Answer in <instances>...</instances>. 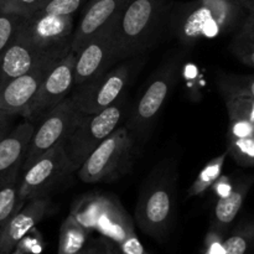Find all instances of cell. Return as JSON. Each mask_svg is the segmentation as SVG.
<instances>
[{
    "label": "cell",
    "instance_id": "1",
    "mask_svg": "<svg viewBox=\"0 0 254 254\" xmlns=\"http://www.w3.org/2000/svg\"><path fill=\"white\" fill-rule=\"evenodd\" d=\"M246 16L240 0H191L169 10L173 32L186 46L241 27Z\"/></svg>",
    "mask_w": 254,
    "mask_h": 254
},
{
    "label": "cell",
    "instance_id": "2",
    "mask_svg": "<svg viewBox=\"0 0 254 254\" xmlns=\"http://www.w3.org/2000/svg\"><path fill=\"white\" fill-rule=\"evenodd\" d=\"M170 6V0H128L113 22L118 61L138 56L150 47Z\"/></svg>",
    "mask_w": 254,
    "mask_h": 254
},
{
    "label": "cell",
    "instance_id": "3",
    "mask_svg": "<svg viewBox=\"0 0 254 254\" xmlns=\"http://www.w3.org/2000/svg\"><path fill=\"white\" fill-rule=\"evenodd\" d=\"M176 166L170 161L156 165L141 186L135 216L145 233L159 237L170 226L175 206Z\"/></svg>",
    "mask_w": 254,
    "mask_h": 254
},
{
    "label": "cell",
    "instance_id": "4",
    "mask_svg": "<svg viewBox=\"0 0 254 254\" xmlns=\"http://www.w3.org/2000/svg\"><path fill=\"white\" fill-rule=\"evenodd\" d=\"M135 140L127 127L117 128L77 170L79 180L86 184L118 180L133 164Z\"/></svg>",
    "mask_w": 254,
    "mask_h": 254
},
{
    "label": "cell",
    "instance_id": "5",
    "mask_svg": "<svg viewBox=\"0 0 254 254\" xmlns=\"http://www.w3.org/2000/svg\"><path fill=\"white\" fill-rule=\"evenodd\" d=\"M127 108L126 93L112 106L94 114H84L71 135L64 143V151L77 171L89 155L116 130Z\"/></svg>",
    "mask_w": 254,
    "mask_h": 254
},
{
    "label": "cell",
    "instance_id": "6",
    "mask_svg": "<svg viewBox=\"0 0 254 254\" xmlns=\"http://www.w3.org/2000/svg\"><path fill=\"white\" fill-rule=\"evenodd\" d=\"M74 30L73 15L36 11L24 16L16 36L41 51L64 59L72 51Z\"/></svg>",
    "mask_w": 254,
    "mask_h": 254
},
{
    "label": "cell",
    "instance_id": "7",
    "mask_svg": "<svg viewBox=\"0 0 254 254\" xmlns=\"http://www.w3.org/2000/svg\"><path fill=\"white\" fill-rule=\"evenodd\" d=\"M83 117L84 114L77 109L71 97H67L56 108L52 109L35 129L25 155L21 173L27 170L50 149L64 144Z\"/></svg>",
    "mask_w": 254,
    "mask_h": 254
},
{
    "label": "cell",
    "instance_id": "8",
    "mask_svg": "<svg viewBox=\"0 0 254 254\" xmlns=\"http://www.w3.org/2000/svg\"><path fill=\"white\" fill-rule=\"evenodd\" d=\"M131 61L117 64L102 76L74 87L69 97L83 114H94L118 101L131 78Z\"/></svg>",
    "mask_w": 254,
    "mask_h": 254
},
{
    "label": "cell",
    "instance_id": "9",
    "mask_svg": "<svg viewBox=\"0 0 254 254\" xmlns=\"http://www.w3.org/2000/svg\"><path fill=\"white\" fill-rule=\"evenodd\" d=\"M73 166L64 151V144L54 146L35 161L20 176L19 198L22 203L44 197L64 179L73 173Z\"/></svg>",
    "mask_w": 254,
    "mask_h": 254
},
{
    "label": "cell",
    "instance_id": "10",
    "mask_svg": "<svg viewBox=\"0 0 254 254\" xmlns=\"http://www.w3.org/2000/svg\"><path fill=\"white\" fill-rule=\"evenodd\" d=\"M175 82V64H166L151 76L145 91L131 111L127 124V128L136 140L146 138L156 117L168 101Z\"/></svg>",
    "mask_w": 254,
    "mask_h": 254
},
{
    "label": "cell",
    "instance_id": "11",
    "mask_svg": "<svg viewBox=\"0 0 254 254\" xmlns=\"http://www.w3.org/2000/svg\"><path fill=\"white\" fill-rule=\"evenodd\" d=\"M76 52L71 51L66 57L57 61L45 78L34 103L25 118L31 123L41 122L52 109L69 97L74 88Z\"/></svg>",
    "mask_w": 254,
    "mask_h": 254
},
{
    "label": "cell",
    "instance_id": "12",
    "mask_svg": "<svg viewBox=\"0 0 254 254\" xmlns=\"http://www.w3.org/2000/svg\"><path fill=\"white\" fill-rule=\"evenodd\" d=\"M118 62L113 22L97 32L76 54L74 87L102 76Z\"/></svg>",
    "mask_w": 254,
    "mask_h": 254
},
{
    "label": "cell",
    "instance_id": "13",
    "mask_svg": "<svg viewBox=\"0 0 254 254\" xmlns=\"http://www.w3.org/2000/svg\"><path fill=\"white\" fill-rule=\"evenodd\" d=\"M56 62L40 64L2 86L0 88V109L11 116H26L45 78Z\"/></svg>",
    "mask_w": 254,
    "mask_h": 254
},
{
    "label": "cell",
    "instance_id": "14",
    "mask_svg": "<svg viewBox=\"0 0 254 254\" xmlns=\"http://www.w3.org/2000/svg\"><path fill=\"white\" fill-rule=\"evenodd\" d=\"M52 203L47 196L27 201L0 231V254H11L22 238L50 215Z\"/></svg>",
    "mask_w": 254,
    "mask_h": 254
},
{
    "label": "cell",
    "instance_id": "15",
    "mask_svg": "<svg viewBox=\"0 0 254 254\" xmlns=\"http://www.w3.org/2000/svg\"><path fill=\"white\" fill-rule=\"evenodd\" d=\"M60 60V57L41 51L15 36L11 45L0 56V88L11 79L27 73L40 64Z\"/></svg>",
    "mask_w": 254,
    "mask_h": 254
},
{
    "label": "cell",
    "instance_id": "16",
    "mask_svg": "<svg viewBox=\"0 0 254 254\" xmlns=\"http://www.w3.org/2000/svg\"><path fill=\"white\" fill-rule=\"evenodd\" d=\"M128 0H89L74 30L72 51L78 50L97 32L116 21Z\"/></svg>",
    "mask_w": 254,
    "mask_h": 254
},
{
    "label": "cell",
    "instance_id": "17",
    "mask_svg": "<svg viewBox=\"0 0 254 254\" xmlns=\"http://www.w3.org/2000/svg\"><path fill=\"white\" fill-rule=\"evenodd\" d=\"M35 129L34 123L24 122L0 141V189L12 178L21 175L22 164Z\"/></svg>",
    "mask_w": 254,
    "mask_h": 254
},
{
    "label": "cell",
    "instance_id": "18",
    "mask_svg": "<svg viewBox=\"0 0 254 254\" xmlns=\"http://www.w3.org/2000/svg\"><path fill=\"white\" fill-rule=\"evenodd\" d=\"M97 231L117 246L135 235L133 221L118 200L108 196L106 207L97 225Z\"/></svg>",
    "mask_w": 254,
    "mask_h": 254
},
{
    "label": "cell",
    "instance_id": "19",
    "mask_svg": "<svg viewBox=\"0 0 254 254\" xmlns=\"http://www.w3.org/2000/svg\"><path fill=\"white\" fill-rule=\"evenodd\" d=\"M251 185L252 180H246L236 185L227 196L218 197L213 212V225L211 228H215L222 233L225 232L242 208Z\"/></svg>",
    "mask_w": 254,
    "mask_h": 254
},
{
    "label": "cell",
    "instance_id": "20",
    "mask_svg": "<svg viewBox=\"0 0 254 254\" xmlns=\"http://www.w3.org/2000/svg\"><path fill=\"white\" fill-rule=\"evenodd\" d=\"M108 196L89 193L79 198L72 207L69 215L73 216L83 227L91 231L97 230V225L106 207Z\"/></svg>",
    "mask_w": 254,
    "mask_h": 254
},
{
    "label": "cell",
    "instance_id": "21",
    "mask_svg": "<svg viewBox=\"0 0 254 254\" xmlns=\"http://www.w3.org/2000/svg\"><path fill=\"white\" fill-rule=\"evenodd\" d=\"M89 231L81 225L72 215L62 222L60 230L57 254H82L86 248Z\"/></svg>",
    "mask_w": 254,
    "mask_h": 254
},
{
    "label": "cell",
    "instance_id": "22",
    "mask_svg": "<svg viewBox=\"0 0 254 254\" xmlns=\"http://www.w3.org/2000/svg\"><path fill=\"white\" fill-rule=\"evenodd\" d=\"M217 87L225 99L231 97L254 98V74H221L217 78Z\"/></svg>",
    "mask_w": 254,
    "mask_h": 254
},
{
    "label": "cell",
    "instance_id": "23",
    "mask_svg": "<svg viewBox=\"0 0 254 254\" xmlns=\"http://www.w3.org/2000/svg\"><path fill=\"white\" fill-rule=\"evenodd\" d=\"M20 176L21 175L12 178L0 189V231L25 205L19 198Z\"/></svg>",
    "mask_w": 254,
    "mask_h": 254
},
{
    "label": "cell",
    "instance_id": "24",
    "mask_svg": "<svg viewBox=\"0 0 254 254\" xmlns=\"http://www.w3.org/2000/svg\"><path fill=\"white\" fill-rule=\"evenodd\" d=\"M227 154L228 151H226V153L216 156V158L212 159L210 163L206 164L205 168L200 171L197 178L195 179L192 185H191L190 189H189L188 191L189 197L202 195L205 191H207L208 189L212 188L213 184H215L216 181L218 180V178L222 175V169H223V165H225Z\"/></svg>",
    "mask_w": 254,
    "mask_h": 254
},
{
    "label": "cell",
    "instance_id": "25",
    "mask_svg": "<svg viewBox=\"0 0 254 254\" xmlns=\"http://www.w3.org/2000/svg\"><path fill=\"white\" fill-rule=\"evenodd\" d=\"M254 241V225L238 228L223 243V254H246Z\"/></svg>",
    "mask_w": 254,
    "mask_h": 254
},
{
    "label": "cell",
    "instance_id": "26",
    "mask_svg": "<svg viewBox=\"0 0 254 254\" xmlns=\"http://www.w3.org/2000/svg\"><path fill=\"white\" fill-rule=\"evenodd\" d=\"M230 121H248L254 123V98L231 97L226 98Z\"/></svg>",
    "mask_w": 254,
    "mask_h": 254
},
{
    "label": "cell",
    "instance_id": "27",
    "mask_svg": "<svg viewBox=\"0 0 254 254\" xmlns=\"http://www.w3.org/2000/svg\"><path fill=\"white\" fill-rule=\"evenodd\" d=\"M228 154L242 166H254V139L230 138Z\"/></svg>",
    "mask_w": 254,
    "mask_h": 254
},
{
    "label": "cell",
    "instance_id": "28",
    "mask_svg": "<svg viewBox=\"0 0 254 254\" xmlns=\"http://www.w3.org/2000/svg\"><path fill=\"white\" fill-rule=\"evenodd\" d=\"M24 16L0 11V56L14 41Z\"/></svg>",
    "mask_w": 254,
    "mask_h": 254
},
{
    "label": "cell",
    "instance_id": "29",
    "mask_svg": "<svg viewBox=\"0 0 254 254\" xmlns=\"http://www.w3.org/2000/svg\"><path fill=\"white\" fill-rule=\"evenodd\" d=\"M50 0H0V11L29 16L39 11Z\"/></svg>",
    "mask_w": 254,
    "mask_h": 254
},
{
    "label": "cell",
    "instance_id": "30",
    "mask_svg": "<svg viewBox=\"0 0 254 254\" xmlns=\"http://www.w3.org/2000/svg\"><path fill=\"white\" fill-rule=\"evenodd\" d=\"M89 0H50L39 11L56 15H74Z\"/></svg>",
    "mask_w": 254,
    "mask_h": 254
},
{
    "label": "cell",
    "instance_id": "31",
    "mask_svg": "<svg viewBox=\"0 0 254 254\" xmlns=\"http://www.w3.org/2000/svg\"><path fill=\"white\" fill-rule=\"evenodd\" d=\"M231 50L241 62L254 67V39H233Z\"/></svg>",
    "mask_w": 254,
    "mask_h": 254
},
{
    "label": "cell",
    "instance_id": "32",
    "mask_svg": "<svg viewBox=\"0 0 254 254\" xmlns=\"http://www.w3.org/2000/svg\"><path fill=\"white\" fill-rule=\"evenodd\" d=\"M223 233L220 231L211 228L210 232L207 233L205 240V250L203 254H223Z\"/></svg>",
    "mask_w": 254,
    "mask_h": 254
},
{
    "label": "cell",
    "instance_id": "33",
    "mask_svg": "<svg viewBox=\"0 0 254 254\" xmlns=\"http://www.w3.org/2000/svg\"><path fill=\"white\" fill-rule=\"evenodd\" d=\"M254 123L248 121H231L230 138H253Z\"/></svg>",
    "mask_w": 254,
    "mask_h": 254
},
{
    "label": "cell",
    "instance_id": "34",
    "mask_svg": "<svg viewBox=\"0 0 254 254\" xmlns=\"http://www.w3.org/2000/svg\"><path fill=\"white\" fill-rule=\"evenodd\" d=\"M121 254H148L136 235L130 236L118 246Z\"/></svg>",
    "mask_w": 254,
    "mask_h": 254
},
{
    "label": "cell",
    "instance_id": "35",
    "mask_svg": "<svg viewBox=\"0 0 254 254\" xmlns=\"http://www.w3.org/2000/svg\"><path fill=\"white\" fill-rule=\"evenodd\" d=\"M83 254H119L116 252L113 246L111 245L108 238L103 237L101 240H97L92 243L89 247H86Z\"/></svg>",
    "mask_w": 254,
    "mask_h": 254
},
{
    "label": "cell",
    "instance_id": "36",
    "mask_svg": "<svg viewBox=\"0 0 254 254\" xmlns=\"http://www.w3.org/2000/svg\"><path fill=\"white\" fill-rule=\"evenodd\" d=\"M236 39H254V9L247 14L243 20Z\"/></svg>",
    "mask_w": 254,
    "mask_h": 254
},
{
    "label": "cell",
    "instance_id": "37",
    "mask_svg": "<svg viewBox=\"0 0 254 254\" xmlns=\"http://www.w3.org/2000/svg\"><path fill=\"white\" fill-rule=\"evenodd\" d=\"M233 188H235V185L231 183L230 178L225 175H221L220 178H218V180L212 185L213 191H215V193L218 197L227 196L228 193L233 190Z\"/></svg>",
    "mask_w": 254,
    "mask_h": 254
},
{
    "label": "cell",
    "instance_id": "38",
    "mask_svg": "<svg viewBox=\"0 0 254 254\" xmlns=\"http://www.w3.org/2000/svg\"><path fill=\"white\" fill-rule=\"evenodd\" d=\"M12 117L14 116L5 113L0 109V141L10 133V122H11Z\"/></svg>",
    "mask_w": 254,
    "mask_h": 254
},
{
    "label": "cell",
    "instance_id": "39",
    "mask_svg": "<svg viewBox=\"0 0 254 254\" xmlns=\"http://www.w3.org/2000/svg\"><path fill=\"white\" fill-rule=\"evenodd\" d=\"M240 2L242 4L243 9L246 10L247 14L254 9V0H240Z\"/></svg>",
    "mask_w": 254,
    "mask_h": 254
},
{
    "label": "cell",
    "instance_id": "40",
    "mask_svg": "<svg viewBox=\"0 0 254 254\" xmlns=\"http://www.w3.org/2000/svg\"><path fill=\"white\" fill-rule=\"evenodd\" d=\"M119 254H121V252H119Z\"/></svg>",
    "mask_w": 254,
    "mask_h": 254
},
{
    "label": "cell",
    "instance_id": "41",
    "mask_svg": "<svg viewBox=\"0 0 254 254\" xmlns=\"http://www.w3.org/2000/svg\"><path fill=\"white\" fill-rule=\"evenodd\" d=\"M253 139H254V136H253Z\"/></svg>",
    "mask_w": 254,
    "mask_h": 254
},
{
    "label": "cell",
    "instance_id": "42",
    "mask_svg": "<svg viewBox=\"0 0 254 254\" xmlns=\"http://www.w3.org/2000/svg\"><path fill=\"white\" fill-rule=\"evenodd\" d=\"M82 254H83V253H82Z\"/></svg>",
    "mask_w": 254,
    "mask_h": 254
}]
</instances>
